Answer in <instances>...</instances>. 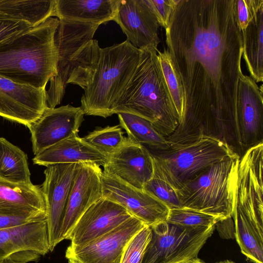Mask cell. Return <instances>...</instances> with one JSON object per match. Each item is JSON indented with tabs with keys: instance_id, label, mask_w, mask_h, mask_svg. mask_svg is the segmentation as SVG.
<instances>
[{
	"instance_id": "f35d334b",
	"label": "cell",
	"mask_w": 263,
	"mask_h": 263,
	"mask_svg": "<svg viewBox=\"0 0 263 263\" xmlns=\"http://www.w3.org/2000/svg\"><path fill=\"white\" fill-rule=\"evenodd\" d=\"M68 263H81L74 258H68Z\"/></svg>"
},
{
	"instance_id": "2e32d148",
	"label": "cell",
	"mask_w": 263,
	"mask_h": 263,
	"mask_svg": "<svg viewBox=\"0 0 263 263\" xmlns=\"http://www.w3.org/2000/svg\"><path fill=\"white\" fill-rule=\"evenodd\" d=\"M113 21L134 47H158L160 25L148 0H120Z\"/></svg>"
},
{
	"instance_id": "9c48e42d",
	"label": "cell",
	"mask_w": 263,
	"mask_h": 263,
	"mask_svg": "<svg viewBox=\"0 0 263 263\" xmlns=\"http://www.w3.org/2000/svg\"><path fill=\"white\" fill-rule=\"evenodd\" d=\"M99 165L92 163H77L64 214L60 239H69L77 222L85 212L102 198Z\"/></svg>"
},
{
	"instance_id": "484cf974",
	"label": "cell",
	"mask_w": 263,
	"mask_h": 263,
	"mask_svg": "<svg viewBox=\"0 0 263 263\" xmlns=\"http://www.w3.org/2000/svg\"><path fill=\"white\" fill-rule=\"evenodd\" d=\"M0 179L17 183H31L27 155L3 137H0Z\"/></svg>"
},
{
	"instance_id": "74e56055",
	"label": "cell",
	"mask_w": 263,
	"mask_h": 263,
	"mask_svg": "<svg viewBox=\"0 0 263 263\" xmlns=\"http://www.w3.org/2000/svg\"><path fill=\"white\" fill-rule=\"evenodd\" d=\"M180 263H206L203 261L202 260L198 258V257H195L194 258L191 259L190 260H187L186 261H184Z\"/></svg>"
},
{
	"instance_id": "6da1fadb",
	"label": "cell",
	"mask_w": 263,
	"mask_h": 263,
	"mask_svg": "<svg viewBox=\"0 0 263 263\" xmlns=\"http://www.w3.org/2000/svg\"><path fill=\"white\" fill-rule=\"evenodd\" d=\"M235 0H178L165 42L182 83L183 117L174 132L183 140L244 138L238 106L243 47Z\"/></svg>"
},
{
	"instance_id": "9a60e30c",
	"label": "cell",
	"mask_w": 263,
	"mask_h": 263,
	"mask_svg": "<svg viewBox=\"0 0 263 263\" xmlns=\"http://www.w3.org/2000/svg\"><path fill=\"white\" fill-rule=\"evenodd\" d=\"M103 166L105 174L142 190L154 173L152 154L144 145L128 137L121 146L107 157Z\"/></svg>"
},
{
	"instance_id": "52a82bcc",
	"label": "cell",
	"mask_w": 263,
	"mask_h": 263,
	"mask_svg": "<svg viewBox=\"0 0 263 263\" xmlns=\"http://www.w3.org/2000/svg\"><path fill=\"white\" fill-rule=\"evenodd\" d=\"M100 25L59 20L54 36L58 52L57 74L50 80L49 88L46 90L47 108H55L61 103L69 77L84 55Z\"/></svg>"
},
{
	"instance_id": "7c38bea8",
	"label": "cell",
	"mask_w": 263,
	"mask_h": 263,
	"mask_svg": "<svg viewBox=\"0 0 263 263\" xmlns=\"http://www.w3.org/2000/svg\"><path fill=\"white\" fill-rule=\"evenodd\" d=\"M145 224L132 216L109 232L81 246H69L65 257L81 263H120L130 239Z\"/></svg>"
},
{
	"instance_id": "d6a6232c",
	"label": "cell",
	"mask_w": 263,
	"mask_h": 263,
	"mask_svg": "<svg viewBox=\"0 0 263 263\" xmlns=\"http://www.w3.org/2000/svg\"><path fill=\"white\" fill-rule=\"evenodd\" d=\"M31 26L0 11V44L25 31Z\"/></svg>"
},
{
	"instance_id": "ba28073f",
	"label": "cell",
	"mask_w": 263,
	"mask_h": 263,
	"mask_svg": "<svg viewBox=\"0 0 263 263\" xmlns=\"http://www.w3.org/2000/svg\"><path fill=\"white\" fill-rule=\"evenodd\" d=\"M149 227L151 239L142 263H180L197 257L215 225L189 228L164 221Z\"/></svg>"
},
{
	"instance_id": "7402d4cb",
	"label": "cell",
	"mask_w": 263,
	"mask_h": 263,
	"mask_svg": "<svg viewBox=\"0 0 263 263\" xmlns=\"http://www.w3.org/2000/svg\"><path fill=\"white\" fill-rule=\"evenodd\" d=\"M120 0H55L53 16L59 20L101 25L113 21Z\"/></svg>"
},
{
	"instance_id": "4fadbf2b",
	"label": "cell",
	"mask_w": 263,
	"mask_h": 263,
	"mask_svg": "<svg viewBox=\"0 0 263 263\" xmlns=\"http://www.w3.org/2000/svg\"><path fill=\"white\" fill-rule=\"evenodd\" d=\"M84 115L81 107L69 104L47 107L28 127L34 155L62 140L78 136Z\"/></svg>"
},
{
	"instance_id": "f546056e",
	"label": "cell",
	"mask_w": 263,
	"mask_h": 263,
	"mask_svg": "<svg viewBox=\"0 0 263 263\" xmlns=\"http://www.w3.org/2000/svg\"><path fill=\"white\" fill-rule=\"evenodd\" d=\"M143 190L170 209L182 208L177 191L162 179L153 176L144 185Z\"/></svg>"
},
{
	"instance_id": "e575fe53",
	"label": "cell",
	"mask_w": 263,
	"mask_h": 263,
	"mask_svg": "<svg viewBox=\"0 0 263 263\" xmlns=\"http://www.w3.org/2000/svg\"><path fill=\"white\" fill-rule=\"evenodd\" d=\"M47 219V214L15 216L0 214V230L5 229Z\"/></svg>"
},
{
	"instance_id": "603a6c76",
	"label": "cell",
	"mask_w": 263,
	"mask_h": 263,
	"mask_svg": "<svg viewBox=\"0 0 263 263\" xmlns=\"http://www.w3.org/2000/svg\"><path fill=\"white\" fill-rule=\"evenodd\" d=\"M242 57L251 77L263 81V6L255 13L246 29L241 31Z\"/></svg>"
},
{
	"instance_id": "8fae6325",
	"label": "cell",
	"mask_w": 263,
	"mask_h": 263,
	"mask_svg": "<svg viewBox=\"0 0 263 263\" xmlns=\"http://www.w3.org/2000/svg\"><path fill=\"white\" fill-rule=\"evenodd\" d=\"M76 164H51L44 172L45 180L41 188L46 205L50 252L61 242L60 232Z\"/></svg>"
},
{
	"instance_id": "d6986e66",
	"label": "cell",
	"mask_w": 263,
	"mask_h": 263,
	"mask_svg": "<svg viewBox=\"0 0 263 263\" xmlns=\"http://www.w3.org/2000/svg\"><path fill=\"white\" fill-rule=\"evenodd\" d=\"M22 251L50 252L47 219L0 230V262Z\"/></svg>"
},
{
	"instance_id": "836d02e7",
	"label": "cell",
	"mask_w": 263,
	"mask_h": 263,
	"mask_svg": "<svg viewBox=\"0 0 263 263\" xmlns=\"http://www.w3.org/2000/svg\"><path fill=\"white\" fill-rule=\"evenodd\" d=\"M160 26L167 28L178 0H148Z\"/></svg>"
},
{
	"instance_id": "5bb4252c",
	"label": "cell",
	"mask_w": 263,
	"mask_h": 263,
	"mask_svg": "<svg viewBox=\"0 0 263 263\" xmlns=\"http://www.w3.org/2000/svg\"><path fill=\"white\" fill-rule=\"evenodd\" d=\"M46 90L0 76V117L28 127L47 108Z\"/></svg>"
},
{
	"instance_id": "30bf717a",
	"label": "cell",
	"mask_w": 263,
	"mask_h": 263,
	"mask_svg": "<svg viewBox=\"0 0 263 263\" xmlns=\"http://www.w3.org/2000/svg\"><path fill=\"white\" fill-rule=\"evenodd\" d=\"M102 197L118 203L130 214L151 227L166 221L170 209L157 198L102 172Z\"/></svg>"
},
{
	"instance_id": "8d00e7d4",
	"label": "cell",
	"mask_w": 263,
	"mask_h": 263,
	"mask_svg": "<svg viewBox=\"0 0 263 263\" xmlns=\"http://www.w3.org/2000/svg\"><path fill=\"white\" fill-rule=\"evenodd\" d=\"M219 235L226 239L235 237V226L232 217L223 219L215 224Z\"/></svg>"
},
{
	"instance_id": "d4e9b609",
	"label": "cell",
	"mask_w": 263,
	"mask_h": 263,
	"mask_svg": "<svg viewBox=\"0 0 263 263\" xmlns=\"http://www.w3.org/2000/svg\"><path fill=\"white\" fill-rule=\"evenodd\" d=\"M55 0H0V11L31 27L53 16Z\"/></svg>"
},
{
	"instance_id": "4dcf8cb0",
	"label": "cell",
	"mask_w": 263,
	"mask_h": 263,
	"mask_svg": "<svg viewBox=\"0 0 263 263\" xmlns=\"http://www.w3.org/2000/svg\"><path fill=\"white\" fill-rule=\"evenodd\" d=\"M151 236V228L145 225L127 243L120 263H142Z\"/></svg>"
},
{
	"instance_id": "8992f818",
	"label": "cell",
	"mask_w": 263,
	"mask_h": 263,
	"mask_svg": "<svg viewBox=\"0 0 263 263\" xmlns=\"http://www.w3.org/2000/svg\"><path fill=\"white\" fill-rule=\"evenodd\" d=\"M239 157L213 164L177 190L182 208L232 217V190Z\"/></svg>"
},
{
	"instance_id": "f1b7e54d",
	"label": "cell",
	"mask_w": 263,
	"mask_h": 263,
	"mask_svg": "<svg viewBox=\"0 0 263 263\" xmlns=\"http://www.w3.org/2000/svg\"><path fill=\"white\" fill-rule=\"evenodd\" d=\"M223 219L184 208L170 209L166 221L189 228L209 227Z\"/></svg>"
},
{
	"instance_id": "7a4b0ae2",
	"label": "cell",
	"mask_w": 263,
	"mask_h": 263,
	"mask_svg": "<svg viewBox=\"0 0 263 263\" xmlns=\"http://www.w3.org/2000/svg\"><path fill=\"white\" fill-rule=\"evenodd\" d=\"M140 53L127 40L103 48L95 42L86 62L67 83L83 89L80 107L85 115L105 118L112 115V107L132 79Z\"/></svg>"
},
{
	"instance_id": "83f0119b",
	"label": "cell",
	"mask_w": 263,
	"mask_h": 263,
	"mask_svg": "<svg viewBox=\"0 0 263 263\" xmlns=\"http://www.w3.org/2000/svg\"><path fill=\"white\" fill-rule=\"evenodd\" d=\"M122 127L119 125L98 128L85 136L84 140L107 157L125 142Z\"/></svg>"
},
{
	"instance_id": "e0dca14e",
	"label": "cell",
	"mask_w": 263,
	"mask_h": 263,
	"mask_svg": "<svg viewBox=\"0 0 263 263\" xmlns=\"http://www.w3.org/2000/svg\"><path fill=\"white\" fill-rule=\"evenodd\" d=\"M133 216L124 208L101 198L80 218L69 240L71 246H81L114 229Z\"/></svg>"
},
{
	"instance_id": "d590c367",
	"label": "cell",
	"mask_w": 263,
	"mask_h": 263,
	"mask_svg": "<svg viewBox=\"0 0 263 263\" xmlns=\"http://www.w3.org/2000/svg\"><path fill=\"white\" fill-rule=\"evenodd\" d=\"M41 256L39 253L33 251H22L11 255L0 263H27L37 261Z\"/></svg>"
},
{
	"instance_id": "3957f363",
	"label": "cell",
	"mask_w": 263,
	"mask_h": 263,
	"mask_svg": "<svg viewBox=\"0 0 263 263\" xmlns=\"http://www.w3.org/2000/svg\"><path fill=\"white\" fill-rule=\"evenodd\" d=\"M136 70L122 95L112 107L111 115L126 112L142 117L165 138L179 124L158 57V48L142 49Z\"/></svg>"
},
{
	"instance_id": "44dd1931",
	"label": "cell",
	"mask_w": 263,
	"mask_h": 263,
	"mask_svg": "<svg viewBox=\"0 0 263 263\" xmlns=\"http://www.w3.org/2000/svg\"><path fill=\"white\" fill-rule=\"evenodd\" d=\"M107 157L78 136L62 140L37 154L34 164L47 166L58 163H92L103 166Z\"/></svg>"
},
{
	"instance_id": "5b68a950",
	"label": "cell",
	"mask_w": 263,
	"mask_h": 263,
	"mask_svg": "<svg viewBox=\"0 0 263 263\" xmlns=\"http://www.w3.org/2000/svg\"><path fill=\"white\" fill-rule=\"evenodd\" d=\"M149 152L153 159V176L176 191L211 165L239 157L221 141L209 137L175 148Z\"/></svg>"
},
{
	"instance_id": "ab89813d",
	"label": "cell",
	"mask_w": 263,
	"mask_h": 263,
	"mask_svg": "<svg viewBox=\"0 0 263 263\" xmlns=\"http://www.w3.org/2000/svg\"><path fill=\"white\" fill-rule=\"evenodd\" d=\"M215 263H235V262L231 260H225L215 262Z\"/></svg>"
},
{
	"instance_id": "277c9868",
	"label": "cell",
	"mask_w": 263,
	"mask_h": 263,
	"mask_svg": "<svg viewBox=\"0 0 263 263\" xmlns=\"http://www.w3.org/2000/svg\"><path fill=\"white\" fill-rule=\"evenodd\" d=\"M59 20L50 17L0 44V76L16 83L46 89L57 74L54 42Z\"/></svg>"
},
{
	"instance_id": "ffe728a7",
	"label": "cell",
	"mask_w": 263,
	"mask_h": 263,
	"mask_svg": "<svg viewBox=\"0 0 263 263\" xmlns=\"http://www.w3.org/2000/svg\"><path fill=\"white\" fill-rule=\"evenodd\" d=\"M46 214L45 200L39 185L0 179V214L30 216Z\"/></svg>"
},
{
	"instance_id": "ac0fdd59",
	"label": "cell",
	"mask_w": 263,
	"mask_h": 263,
	"mask_svg": "<svg viewBox=\"0 0 263 263\" xmlns=\"http://www.w3.org/2000/svg\"><path fill=\"white\" fill-rule=\"evenodd\" d=\"M262 85L250 76L239 81L238 105L241 126L250 148L263 142Z\"/></svg>"
},
{
	"instance_id": "cb8c5ba5",
	"label": "cell",
	"mask_w": 263,
	"mask_h": 263,
	"mask_svg": "<svg viewBox=\"0 0 263 263\" xmlns=\"http://www.w3.org/2000/svg\"><path fill=\"white\" fill-rule=\"evenodd\" d=\"M118 116L119 125L125 130L127 137L133 141L144 145L149 151L170 148L166 139L148 120L126 112L118 113Z\"/></svg>"
},
{
	"instance_id": "4316f807",
	"label": "cell",
	"mask_w": 263,
	"mask_h": 263,
	"mask_svg": "<svg viewBox=\"0 0 263 263\" xmlns=\"http://www.w3.org/2000/svg\"><path fill=\"white\" fill-rule=\"evenodd\" d=\"M157 53L166 86L180 123L183 117L185 106L183 86L167 49H164L162 52L158 50Z\"/></svg>"
},
{
	"instance_id": "1f68e13d",
	"label": "cell",
	"mask_w": 263,
	"mask_h": 263,
	"mask_svg": "<svg viewBox=\"0 0 263 263\" xmlns=\"http://www.w3.org/2000/svg\"><path fill=\"white\" fill-rule=\"evenodd\" d=\"M263 6V0H235V14L241 31L245 30L255 12Z\"/></svg>"
}]
</instances>
